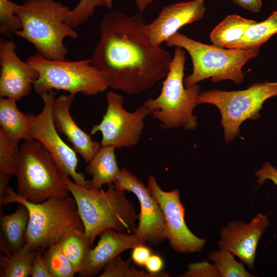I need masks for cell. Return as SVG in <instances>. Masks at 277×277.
I'll list each match as a JSON object with an SVG mask.
<instances>
[{
	"mask_svg": "<svg viewBox=\"0 0 277 277\" xmlns=\"http://www.w3.org/2000/svg\"><path fill=\"white\" fill-rule=\"evenodd\" d=\"M146 24L140 13L128 16L117 10L102 20L100 40L91 59L109 88L139 94L167 76L173 57L152 43Z\"/></svg>",
	"mask_w": 277,
	"mask_h": 277,
	"instance_id": "6da1fadb",
	"label": "cell"
},
{
	"mask_svg": "<svg viewBox=\"0 0 277 277\" xmlns=\"http://www.w3.org/2000/svg\"><path fill=\"white\" fill-rule=\"evenodd\" d=\"M64 178L76 203L85 234L92 246L96 238L106 229L133 232L138 214L127 199L126 191L117 189L113 183L108 185L106 191L86 188L76 184L70 177Z\"/></svg>",
	"mask_w": 277,
	"mask_h": 277,
	"instance_id": "7a4b0ae2",
	"label": "cell"
},
{
	"mask_svg": "<svg viewBox=\"0 0 277 277\" xmlns=\"http://www.w3.org/2000/svg\"><path fill=\"white\" fill-rule=\"evenodd\" d=\"M70 8L54 0H27L18 5L16 14L22 28L14 33L33 45L37 53L48 59L65 60L64 39H75L77 32L66 22Z\"/></svg>",
	"mask_w": 277,
	"mask_h": 277,
	"instance_id": "3957f363",
	"label": "cell"
},
{
	"mask_svg": "<svg viewBox=\"0 0 277 277\" xmlns=\"http://www.w3.org/2000/svg\"><path fill=\"white\" fill-rule=\"evenodd\" d=\"M14 202L24 205L29 211L26 242L35 251L43 252L69 231H85L76 203L69 195L52 197L35 203L20 197L9 186L6 196L0 201L1 205Z\"/></svg>",
	"mask_w": 277,
	"mask_h": 277,
	"instance_id": "277c9868",
	"label": "cell"
},
{
	"mask_svg": "<svg viewBox=\"0 0 277 277\" xmlns=\"http://www.w3.org/2000/svg\"><path fill=\"white\" fill-rule=\"evenodd\" d=\"M165 43L169 47L184 49L190 55L193 69L184 80L185 87L208 78L214 83L230 80L240 84L244 79L243 66L259 56V49H225L193 40L179 32Z\"/></svg>",
	"mask_w": 277,
	"mask_h": 277,
	"instance_id": "5b68a950",
	"label": "cell"
},
{
	"mask_svg": "<svg viewBox=\"0 0 277 277\" xmlns=\"http://www.w3.org/2000/svg\"><path fill=\"white\" fill-rule=\"evenodd\" d=\"M185 60L183 48L175 47L160 94L143 103L149 109L150 115L161 122V127L164 129L183 127L186 130H194L197 126V116L193 114V110L197 105L201 87L197 84L185 87Z\"/></svg>",
	"mask_w": 277,
	"mask_h": 277,
	"instance_id": "8992f818",
	"label": "cell"
},
{
	"mask_svg": "<svg viewBox=\"0 0 277 277\" xmlns=\"http://www.w3.org/2000/svg\"><path fill=\"white\" fill-rule=\"evenodd\" d=\"M17 194L32 203L69 195L64 175L54 158L38 141H24L15 162Z\"/></svg>",
	"mask_w": 277,
	"mask_h": 277,
	"instance_id": "52a82bcc",
	"label": "cell"
},
{
	"mask_svg": "<svg viewBox=\"0 0 277 277\" xmlns=\"http://www.w3.org/2000/svg\"><path fill=\"white\" fill-rule=\"evenodd\" d=\"M26 62L38 73L33 86L38 95L54 89L75 95L81 93L93 95L109 88L106 77L93 65L91 58L72 62L55 61L36 53L29 56Z\"/></svg>",
	"mask_w": 277,
	"mask_h": 277,
	"instance_id": "ba28073f",
	"label": "cell"
},
{
	"mask_svg": "<svg viewBox=\"0 0 277 277\" xmlns=\"http://www.w3.org/2000/svg\"><path fill=\"white\" fill-rule=\"evenodd\" d=\"M276 96L277 81H265L254 83L244 90L213 89L201 92L196 98V105L210 104L219 109L224 140L229 142L239 135L240 126L244 121L258 118L265 101Z\"/></svg>",
	"mask_w": 277,
	"mask_h": 277,
	"instance_id": "9c48e42d",
	"label": "cell"
},
{
	"mask_svg": "<svg viewBox=\"0 0 277 277\" xmlns=\"http://www.w3.org/2000/svg\"><path fill=\"white\" fill-rule=\"evenodd\" d=\"M55 95L54 90L42 94L40 96L44 106L41 112L36 115L32 113L26 114L31 137L40 142L51 154L64 176L71 177L76 184L89 188V180L76 170L78 164L76 153L63 141L54 126L52 105Z\"/></svg>",
	"mask_w": 277,
	"mask_h": 277,
	"instance_id": "30bf717a",
	"label": "cell"
},
{
	"mask_svg": "<svg viewBox=\"0 0 277 277\" xmlns=\"http://www.w3.org/2000/svg\"><path fill=\"white\" fill-rule=\"evenodd\" d=\"M107 107L101 123L94 125L90 134L101 132V145L115 148H130L137 144L144 127V120L150 111L143 103L133 112L123 106V96L112 90L106 93Z\"/></svg>",
	"mask_w": 277,
	"mask_h": 277,
	"instance_id": "8fae6325",
	"label": "cell"
},
{
	"mask_svg": "<svg viewBox=\"0 0 277 277\" xmlns=\"http://www.w3.org/2000/svg\"><path fill=\"white\" fill-rule=\"evenodd\" d=\"M147 188L163 212L167 240L171 248L181 253L201 252L206 240L195 235L187 227L185 220V208L181 201L179 190H163L151 175L148 176Z\"/></svg>",
	"mask_w": 277,
	"mask_h": 277,
	"instance_id": "7c38bea8",
	"label": "cell"
},
{
	"mask_svg": "<svg viewBox=\"0 0 277 277\" xmlns=\"http://www.w3.org/2000/svg\"><path fill=\"white\" fill-rule=\"evenodd\" d=\"M117 189L132 192L138 199L141 211L138 223L133 233L144 243L157 246L167 240L166 229L163 212L147 187L126 168L114 182Z\"/></svg>",
	"mask_w": 277,
	"mask_h": 277,
	"instance_id": "4fadbf2b",
	"label": "cell"
},
{
	"mask_svg": "<svg viewBox=\"0 0 277 277\" xmlns=\"http://www.w3.org/2000/svg\"><path fill=\"white\" fill-rule=\"evenodd\" d=\"M268 225V216L261 213L248 223L240 220L228 222L219 232V248L230 252L252 270L259 241Z\"/></svg>",
	"mask_w": 277,
	"mask_h": 277,
	"instance_id": "5bb4252c",
	"label": "cell"
},
{
	"mask_svg": "<svg viewBox=\"0 0 277 277\" xmlns=\"http://www.w3.org/2000/svg\"><path fill=\"white\" fill-rule=\"evenodd\" d=\"M0 97L18 101L31 92L38 73L26 61H22L11 39L0 41Z\"/></svg>",
	"mask_w": 277,
	"mask_h": 277,
	"instance_id": "9a60e30c",
	"label": "cell"
},
{
	"mask_svg": "<svg viewBox=\"0 0 277 277\" xmlns=\"http://www.w3.org/2000/svg\"><path fill=\"white\" fill-rule=\"evenodd\" d=\"M206 11L204 0L179 2L164 7L156 18L145 25L152 43L160 46L185 25L202 18Z\"/></svg>",
	"mask_w": 277,
	"mask_h": 277,
	"instance_id": "2e32d148",
	"label": "cell"
},
{
	"mask_svg": "<svg viewBox=\"0 0 277 277\" xmlns=\"http://www.w3.org/2000/svg\"><path fill=\"white\" fill-rule=\"evenodd\" d=\"M98 236L96 246L90 249L85 256L77 273L79 276H94L123 252L145 244L133 232H121L111 229L103 231Z\"/></svg>",
	"mask_w": 277,
	"mask_h": 277,
	"instance_id": "e0dca14e",
	"label": "cell"
},
{
	"mask_svg": "<svg viewBox=\"0 0 277 277\" xmlns=\"http://www.w3.org/2000/svg\"><path fill=\"white\" fill-rule=\"evenodd\" d=\"M75 94H62L55 98L52 105V117L55 128L64 134L72 149L88 164L100 148L101 143L93 141L90 135L82 130L71 115L70 108Z\"/></svg>",
	"mask_w": 277,
	"mask_h": 277,
	"instance_id": "ac0fdd59",
	"label": "cell"
},
{
	"mask_svg": "<svg viewBox=\"0 0 277 277\" xmlns=\"http://www.w3.org/2000/svg\"><path fill=\"white\" fill-rule=\"evenodd\" d=\"M18 204L14 212L1 216L0 249L5 254L16 252L26 243L29 213L24 205Z\"/></svg>",
	"mask_w": 277,
	"mask_h": 277,
	"instance_id": "d6986e66",
	"label": "cell"
},
{
	"mask_svg": "<svg viewBox=\"0 0 277 277\" xmlns=\"http://www.w3.org/2000/svg\"><path fill=\"white\" fill-rule=\"evenodd\" d=\"M114 147L102 145L86 167L87 173L92 176L89 180V189H101L116 180L120 172L115 154Z\"/></svg>",
	"mask_w": 277,
	"mask_h": 277,
	"instance_id": "ffe728a7",
	"label": "cell"
},
{
	"mask_svg": "<svg viewBox=\"0 0 277 277\" xmlns=\"http://www.w3.org/2000/svg\"><path fill=\"white\" fill-rule=\"evenodd\" d=\"M256 22L238 14L229 15L210 32V41L212 45L221 48L237 49L247 29Z\"/></svg>",
	"mask_w": 277,
	"mask_h": 277,
	"instance_id": "44dd1931",
	"label": "cell"
},
{
	"mask_svg": "<svg viewBox=\"0 0 277 277\" xmlns=\"http://www.w3.org/2000/svg\"><path fill=\"white\" fill-rule=\"evenodd\" d=\"M16 101L13 98L1 97L0 128L13 140L32 139L26 114L19 110Z\"/></svg>",
	"mask_w": 277,
	"mask_h": 277,
	"instance_id": "7402d4cb",
	"label": "cell"
},
{
	"mask_svg": "<svg viewBox=\"0 0 277 277\" xmlns=\"http://www.w3.org/2000/svg\"><path fill=\"white\" fill-rule=\"evenodd\" d=\"M35 250L26 242L16 252L0 256L1 277H28L31 275Z\"/></svg>",
	"mask_w": 277,
	"mask_h": 277,
	"instance_id": "603a6c76",
	"label": "cell"
},
{
	"mask_svg": "<svg viewBox=\"0 0 277 277\" xmlns=\"http://www.w3.org/2000/svg\"><path fill=\"white\" fill-rule=\"evenodd\" d=\"M277 33V10L261 22H256L246 31L237 49H259Z\"/></svg>",
	"mask_w": 277,
	"mask_h": 277,
	"instance_id": "cb8c5ba5",
	"label": "cell"
},
{
	"mask_svg": "<svg viewBox=\"0 0 277 277\" xmlns=\"http://www.w3.org/2000/svg\"><path fill=\"white\" fill-rule=\"evenodd\" d=\"M58 243L76 272L78 273L87 251L92 248L84 232L77 230L69 231Z\"/></svg>",
	"mask_w": 277,
	"mask_h": 277,
	"instance_id": "d4e9b609",
	"label": "cell"
},
{
	"mask_svg": "<svg viewBox=\"0 0 277 277\" xmlns=\"http://www.w3.org/2000/svg\"><path fill=\"white\" fill-rule=\"evenodd\" d=\"M42 256L52 277H73L76 273L58 242L46 248L43 251Z\"/></svg>",
	"mask_w": 277,
	"mask_h": 277,
	"instance_id": "484cf974",
	"label": "cell"
},
{
	"mask_svg": "<svg viewBox=\"0 0 277 277\" xmlns=\"http://www.w3.org/2000/svg\"><path fill=\"white\" fill-rule=\"evenodd\" d=\"M208 259L213 262L220 277H254V275L247 271L243 263L238 262L234 255L230 252L219 249L211 252Z\"/></svg>",
	"mask_w": 277,
	"mask_h": 277,
	"instance_id": "4316f807",
	"label": "cell"
},
{
	"mask_svg": "<svg viewBox=\"0 0 277 277\" xmlns=\"http://www.w3.org/2000/svg\"><path fill=\"white\" fill-rule=\"evenodd\" d=\"M131 260L124 261L119 255L110 261L104 268L100 277H170L166 271L156 274L138 270L131 265Z\"/></svg>",
	"mask_w": 277,
	"mask_h": 277,
	"instance_id": "83f0119b",
	"label": "cell"
},
{
	"mask_svg": "<svg viewBox=\"0 0 277 277\" xmlns=\"http://www.w3.org/2000/svg\"><path fill=\"white\" fill-rule=\"evenodd\" d=\"M19 142L8 136L0 128V173L15 175V162L20 150Z\"/></svg>",
	"mask_w": 277,
	"mask_h": 277,
	"instance_id": "f1b7e54d",
	"label": "cell"
},
{
	"mask_svg": "<svg viewBox=\"0 0 277 277\" xmlns=\"http://www.w3.org/2000/svg\"><path fill=\"white\" fill-rule=\"evenodd\" d=\"M18 5L10 0H0V34L10 37L22 28V22L16 14Z\"/></svg>",
	"mask_w": 277,
	"mask_h": 277,
	"instance_id": "f546056e",
	"label": "cell"
},
{
	"mask_svg": "<svg viewBox=\"0 0 277 277\" xmlns=\"http://www.w3.org/2000/svg\"><path fill=\"white\" fill-rule=\"evenodd\" d=\"M105 6V0H80L67 16V23L75 28L85 23L94 13L97 7Z\"/></svg>",
	"mask_w": 277,
	"mask_h": 277,
	"instance_id": "4dcf8cb0",
	"label": "cell"
},
{
	"mask_svg": "<svg viewBox=\"0 0 277 277\" xmlns=\"http://www.w3.org/2000/svg\"><path fill=\"white\" fill-rule=\"evenodd\" d=\"M180 277H220L219 272L214 264L207 261L190 263L187 269Z\"/></svg>",
	"mask_w": 277,
	"mask_h": 277,
	"instance_id": "1f68e13d",
	"label": "cell"
},
{
	"mask_svg": "<svg viewBox=\"0 0 277 277\" xmlns=\"http://www.w3.org/2000/svg\"><path fill=\"white\" fill-rule=\"evenodd\" d=\"M255 175L259 185L264 184L266 180H270L277 186V168L270 163H264L261 168L255 172Z\"/></svg>",
	"mask_w": 277,
	"mask_h": 277,
	"instance_id": "d6a6232c",
	"label": "cell"
},
{
	"mask_svg": "<svg viewBox=\"0 0 277 277\" xmlns=\"http://www.w3.org/2000/svg\"><path fill=\"white\" fill-rule=\"evenodd\" d=\"M42 253L41 251H35L31 267L32 277H52L43 260Z\"/></svg>",
	"mask_w": 277,
	"mask_h": 277,
	"instance_id": "836d02e7",
	"label": "cell"
},
{
	"mask_svg": "<svg viewBox=\"0 0 277 277\" xmlns=\"http://www.w3.org/2000/svg\"><path fill=\"white\" fill-rule=\"evenodd\" d=\"M151 254L149 248L144 246V244L138 245L132 248L131 260L137 266H144Z\"/></svg>",
	"mask_w": 277,
	"mask_h": 277,
	"instance_id": "e575fe53",
	"label": "cell"
},
{
	"mask_svg": "<svg viewBox=\"0 0 277 277\" xmlns=\"http://www.w3.org/2000/svg\"><path fill=\"white\" fill-rule=\"evenodd\" d=\"M144 266L147 272L156 274L162 271L164 266V262L159 255L151 254Z\"/></svg>",
	"mask_w": 277,
	"mask_h": 277,
	"instance_id": "d590c367",
	"label": "cell"
},
{
	"mask_svg": "<svg viewBox=\"0 0 277 277\" xmlns=\"http://www.w3.org/2000/svg\"><path fill=\"white\" fill-rule=\"evenodd\" d=\"M234 3L240 7L252 11L258 12L262 6L261 0H232Z\"/></svg>",
	"mask_w": 277,
	"mask_h": 277,
	"instance_id": "8d00e7d4",
	"label": "cell"
},
{
	"mask_svg": "<svg viewBox=\"0 0 277 277\" xmlns=\"http://www.w3.org/2000/svg\"><path fill=\"white\" fill-rule=\"evenodd\" d=\"M12 175L0 173V201L6 196L7 191V184Z\"/></svg>",
	"mask_w": 277,
	"mask_h": 277,
	"instance_id": "74e56055",
	"label": "cell"
},
{
	"mask_svg": "<svg viewBox=\"0 0 277 277\" xmlns=\"http://www.w3.org/2000/svg\"><path fill=\"white\" fill-rule=\"evenodd\" d=\"M153 0H135L136 6L141 12H143L148 5L151 4ZM113 0H105L106 7L111 8L112 6Z\"/></svg>",
	"mask_w": 277,
	"mask_h": 277,
	"instance_id": "f35d334b",
	"label": "cell"
}]
</instances>
